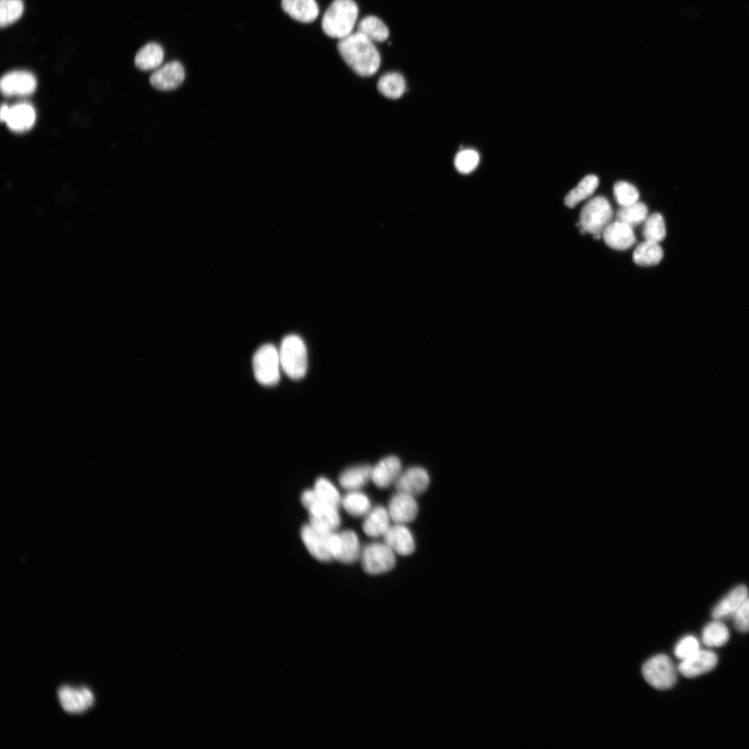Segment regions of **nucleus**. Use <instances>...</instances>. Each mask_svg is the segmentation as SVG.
<instances>
[{
  "label": "nucleus",
  "instance_id": "obj_3",
  "mask_svg": "<svg viewBox=\"0 0 749 749\" xmlns=\"http://www.w3.org/2000/svg\"><path fill=\"white\" fill-rule=\"evenodd\" d=\"M278 351L282 370L292 379L304 377L307 371L308 359L302 339L295 334L287 335L282 339Z\"/></svg>",
  "mask_w": 749,
  "mask_h": 749
},
{
  "label": "nucleus",
  "instance_id": "obj_13",
  "mask_svg": "<svg viewBox=\"0 0 749 749\" xmlns=\"http://www.w3.org/2000/svg\"><path fill=\"white\" fill-rule=\"evenodd\" d=\"M429 482V475L426 470L413 467L401 473L395 483L398 492L414 497L424 492Z\"/></svg>",
  "mask_w": 749,
  "mask_h": 749
},
{
  "label": "nucleus",
  "instance_id": "obj_31",
  "mask_svg": "<svg viewBox=\"0 0 749 749\" xmlns=\"http://www.w3.org/2000/svg\"><path fill=\"white\" fill-rule=\"evenodd\" d=\"M642 236L645 240L658 243L666 236V226L662 216L654 213L647 216L642 228Z\"/></svg>",
  "mask_w": 749,
  "mask_h": 749
},
{
  "label": "nucleus",
  "instance_id": "obj_17",
  "mask_svg": "<svg viewBox=\"0 0 749 749\" xmlns=\"http://www.w3.org/2000/svg\"><path fill=\"white\" fill-rule=\"evenodd\" d=\"M384 540L386 544L400 555L408 556L415 551L413 536L402 524L389 526L384 534Z\"/></svg>",
  "mask_w": 749,
  "mask_h": 749
},
{
  "label": "nucleus",
  "instance_id": "obj_26",
  "mask_svg": "<svg viewBox=\"0 0 749 749\" xmlns=\"http://www.w3.org/2000/svg\"><path fill=\"white\" fill-rule=\"evenodd\" d=\"M389 513L382 506H377L371 510L363 524L364 533L370 537L384 535L389 528Z\"/></svg>",
  "mask_w": 749,
  "mask_h": 749
},
{
  "label": "nucleus",
  "instance_id": "obj_27",
  "mask_svg": "<svg viewBox=\"0 0 749 749\" xmlns=\"http://www.w3.org/2000/svg\"><path fill=\"white\" fill-rule=\"evenodd\" d=\"M357 31L373 42H384L389 36L387 26L379 17L374 15L363 17L358 24Z\"/></svg>",
  "mask_w": 749,
  "mask_h": 749
},
{
  "label": "nucleus",
  "instance_id": "obj_9",
  "mask_svg": "<svg viewBox=\"0 0 749 749\" xmlns=\"http://www.w3.org/2000/svg\"><path fill=\"white\" fill-rule=\"evenodd\" d=\"M329 550L336 560L343 563H352L360 555L359 542L356 534L347 530L341 533H332L327 539Z\"/></svg>",
  "mask_w": 749,
  "mask_h": 749
},
{
  "label": "nucleus",
  "instance_id": "obj_24",
  "mask_svg": "<svg viewBox=\"0 0 749 749\" xmlns=\"http://www.w3.org/2000/svg\"><path fill=\"white\" fill-rule=\"evenodd\" d=\"M164 59V51L160 45L150 42L137 53L135 64L141 70H150L158 67Z\"/></svg>",
  "mask_w": 749,
  "mask_h": 749
},
{
  "label": "nucleus",
  "instance_id": "obj_38",
  "mask_svg": "<svg viewBox=\"0 0 749 749\" xmlns=\"http://www.w3.org/2000/svg\"><path fill=\"white\" fill-rule=\"evenodd\" d=\"M700 649V643L698 639L693 635H687L682 637L675 645L674 653L675 656L683 660Z\"/></svg>",
  "mask_w": 749,
  "mask_h": 749
},
{
  "label": "nucleus",
  "instance_id": "obj_4",
  "mask_svg": "<svg viewBox=\"0 0 749 749\" xmlns=\"http://www.w3.org/2000/svg\"><path fill=\"white\" fill-rule=\"evenodd\" d=\"M252 369L260 384L265 386L277 384L282 370L278 349L270 343L259 347L252 357Z\"/></svg>",
  "mask_w": 749,
  "mask_h": 749
},
{
  "label": "nucleus",
  "instance_id": "obj_14",
  "mask_svg": "<svg viewBox=\"0 0 749 749\" xmlns=\"http://www.w3.org/2000/svg\"><path fill=\"white\" fill-rule=\"evenodd\" d=\"M602 236L607 246L617 250L630 248L636 241L632 227L618 221L610 223Z\"/></svg>",
  "mask_w": 749,
  "mask_h": 749
},
{
  "label": "nucleus",
  "instance_id": "obj_5",
  "mask_svg": "<svg viewBox=\"0 0 749 749\" xmlns=\"http://www.w3.org/2000/svg\"><path fill=\"white\" fill-rule=\"evenodd\" d=\"M612 216V208L607 198L598 196L590 199L582 208L579 223L585 232L599 234L611 223Z\"/></svg>",
  "mask_w": 749,
  "mask_h": 749
},
{
  "label": "nucleus",
  "instance_id": "obj_20",
  "mask_svg": "<svg viewBox=\"0 0 749 749\" xmlns=\"http://www.w3.org/2000/svg\"><path fill=\"white\" fill-rule=\"evenodd\" d=\"M281 5L290 17L303 23L314 21L319 14L316 0H282Z\"/></svg>",
  "mask_w": 749,
  "mask_h": 749
},
{
  "label": "nucleus",
  "instance_id": "obj_1",
  "mask_svg": "<svg viewBox=\"0 0 749 749\" xmlns=\"http://www.w3.org/2000/svg\"><path fill=\"white\" fill-rule=\"evenodd\" d=\"M338 50L347 64L359 76L374 75L381 64L380 54L374 42L356 31L340 39Z\"/></svg>",
  "mask_w": 749,
  "mask_h": 749
},
{
  "label": "nucleus",
  "instance_id": "obj_19",
  "mask_svg": "<svg viewBox=\"0 0 749 749\" xmlns=\"http://www.w3.org/2000/svg\"><path fill=\"white\" fill-rule=\"evenodd\" d=\"M748 598V588L740 585L728 592L712 609L714 619H721L734 615L741 605Z\"/></svg>",
  "mask_w": 749,
  "mask_h": 749
},
{
  "label": "nucleus",
  "instance_id": "obj_21",
  "mask_svg": "<svg viewBox=\"0 0 749 749\" xmlns=\"http://www.w3.org/2000/svg\"><path fill=\"white\" fill-rule=\"evenodd\" d=\"M35 119V113L33 107L26 103H20L9 108L4 121L12 131L20 132L30 129Z\"/></svg>",
  "mask_w": 749,
  "mask_h": 749
},
{
  "label": "nucleus",
  "instance_id": "obj_35",
  "mask_svg": "<svg viewBox=\"0 0 749 749\" xmlns=\"http://www.w3.org/2000/svg\"><path fill=\"white\" fill-rule=\"evenodd\" d=\"M307 510L309 515L318 516L328 521L335 529L340 525L341 518L337 508L320 500L318 497Z\"/></svg>",
  "mask_w": 749,
  "mask_h": 749
},
{
  "label": "nucleus",
  "instance_id": "obj_40",
  "mask_svg": "<svg viewBox=\"0 0 749 749\" xmlns=\"http://www.w3.org/2000/svg\"><path fill=\"white\" fill-rule=\"evenodd\" d=\"M317 495L314 490H307L303 492L301 495V502L302 505L308 509L309 506L316 501Z\"/></svg>",
  "mask_w": 749,
  "mask_h": 749
},
{
  "label": "nucleus",
  "instance_id": "obj_6",
  "mask_svg": "<svg viewBox=\"0 0 749 749\" xmlns=\"http://www.w3.org/2000/svg\"><path fill=\"white\" fill-rule=\"evenodd\" d=\"M646 681L653 687L664 690L672 687L676 682L675 667L666 655H657L648 660L642 666Z\"/></svg>",
  "mask_w": 749,
  "mask_h": 749
},
{
  "label": "nucleus",
  "instance_id": "obj_23",
  "mask_svg": "<svg viewBox=\"0 0 749 749\" xmlns=\"http://www.w3.org/2000/svg\"><path fill=\"white\" fill-rule=\"evenodd\" d=\"M664 253L658 243L645 240L635 248L632 259L640 266H652L658 264Z\"/></svg>",
  "mask_w": 749,
  "mask_h": 749
},
{
  "label": "nucleus",
  "instance_id": "obj_39",
  "mask_svg": "<svg viewBox=\"0 0 749 749\" xmlns=\"http://www.w3.org/2000/svg\"><path fill=\"white\" fill-rule=\"evenodd\" d=\"M736 629L741 632H749V597L741 605L733 615Z\"/></svg>",
  "mask_w": 749,
  "mask_h": 749
},
{
  "label": "nucleus",
  "instance_id": "obj_16",
  "mask_svg": "<svg viewBox=\"0 0 749 749\" xmlns=\"http://www.w3.org/2000/svg\"><path fill=\"white\" fill-rule=\"evenodd\" d=\"M388 513L397 524L407 523L415 519L418 505L413 496L398 492L389 502Z\"/></svg>",
  "mask_w": 749,
  "mask_h": 749
},
{
  "label": "nucleus",
  "instance_id": "obj_10",
  "mask_svg": "<svg viewBox=\"0 0 749 749\" xmlns=\"http://www.w3.org/2000/svg\"><path fill=\"white\" fill-rule=\"evenodd\" d=\"M37 86L34 75L26 71H12L3 75L0 87L5 96L28 95L32 94Z\"/></svg>",
  "mask_w": 749,
  "mask_h": 749
},
{
  "label": "nucleus",
  "instance_id": "obj_37",
  "mask_svg": "<svg viewBox=\"0 0 749 749\" xmlns=\"http://www.w3.org/2000/svg\"><path fill=\"white\" fill-rule=\"evenodd\" d=\"M479 160V154L476 150L470 148L464 149L456 154L454 165L459 173L467 174L477 167Z\"/></svg>",
  "mask_w": 749,
  "mask_h": 749
},
{
  "label": "nucleus",
  "instance_id": "obj_41",
  "mask_svg": "<svg viewBox=\"0 0 749 749\" xmlns=\"http://www.w3.org/2000/svg\"><path fill=\"white\" fill-rule=\"evenodd\" d=\"M9 107L6 105H3L1 108V121H4L8 114Z\"/></svg>",
  "mask_w": 749,
  "mask_h": 749
},
{
  "label": "nucleus",
  "instance_id": "obj_12",
  "mask_svg": "<svg viewBox=\"0 0 749 749\" xmlns=\"http://www.w3.org/2000/svg\"><path fill=\"white\" fill-rule=\"evenodd\" d=\"M185 76L184 69L180 62H170L153 73L150 77V85L162 91L178 88Z\"/></svg>",
  "mask_w": 749,
  "mask_h": 749
},
{
  "label": "nucleus",
  "instance_id": "obj_8",
  "mask_svg": "<svg viewBox=\"0 0 749 749\" xmlns=\"http://www.w3.org/2000/svg\"><path fill=\"white\" fill-rule=\"evenodd\" d=\"M58 698L62 709L72 714H83L94 703L93 692L84 686L64 685L58 690Z\"/></svg>",
  "mask_w": 749,
  "mask_h": 749
},
{
  "label": "nucleus",
  "instance_id": "obj_32",
  "mask_svg": "<svg viewBox=\"0 0 749 749\" xmlns=\"http://www.w3.org/2000/svg\"><path fill=\"white\" fill-rule=\"evenodd\" d=\"M346 511L354 517H361L368 513L370 508L369 499L364 494L352 491L342 499Z\"/></svg>",
  "mask_w": 749,
  "mask_h": 749
},
{
  "label": "nucleus",
  "instance_id": "obj_34",
  "mask_svg": "<svg viewBox=\"0 0 749 749\" xmlns=\"http://www.w3.org/2000/svg\"><path fill=\"white\" fill-rule=\"evenodd\" d=\"M313 490L320 500L338 508L341 499L339 492L329 480L324 477L318 478Z\"/></svg>",
  "mask_w": 749,
  "mask_h": 749
},
{
  "label": "nucleus",
  "instance_id": "obj_7",
  "mask_svg": "<svg viewBox=\"0 0 749 749\" xmlns=\"http://www.w3.org/2000/svg\"><path fill=\"white\" fill-rule=\"evenodd\" d=\"M363 569L370 574H382L392 569L395 564L393 551L386 544L372 543L361 552Z\"/></svg>",
  "mask_w": 749,
  "mask_h": 749
},
{
  "label": "nucleus",
  "instance_id": "obj_29",
  "mask_svg": "<svg viewBox=\"0 0 749 749\" xmlns=\"http://www.w3.org/2000/svg\"><path fill=\"white\" fill-rule=\"evenodd\" d=\"M730 632L718 619L707 623L702 632L703 643L709 647H719L724 645L729 639Z\"/></svg>",
  "mask_w": 749,
  "mask_h": 749
},
{
  "label": "nucleus",
  "instance_id": "obj_22",
  "mask_svg": "<svg viewBox=\"0 0 749 749\" xmlns=\"http://www.w3.org/2000/svg\"><path fill=\"white\" fill-rule=\"evenodd\" d=\"M372 467L360 465L349 467L339 476L340 485L347 490H354L365 485L371 479Z\"/></svg>",
  "mask_w": 749,
  "mask_h": 749
},
{
  "label": "nucleus",
  "instance_id": "obj_33",
  "mask_svg": "<svg viewBox=\"0 0 749 749\" xmlns=\"http://www.w3.org/2000/svg\"><path fill=\"white\" fill-rule=\"evenodd\" d=\"M24 10L22 0H0V26H8L18 20Z\"/></svg>",
  "mask_w": 749,
  "mask_h": 749
},
{
  "label": "nucleus",
  "instance_id": "obj_36",
  "mask_svg": "<svg viewBox=\"0 0 749 749\" xmlns=\"http://www.w3.org/2000/svg\"><path fill=\"white\" fill-rule=\"evenodd\" d=\"M613 192L617 203L621 207L637 202L639 197L637 189L626 181L616 182L613 187Z\"/></svg>",
  "mask_w": 749,
  "mask_h": 749
},
{
  "label": "nucleus",
  "instance_id": "obj_25",
  "mask_svg": "<svg viewBox=\"0 0 749 749\" xmlns=\"http://www.w3.org/2000/svg\"><path fill=\"white\" fill-rule=\"evenodd\" d=\"M599 184L596 175L589 174L585 176L565 196L564 202L567 207L573 208L580 202L589 198L595 191Z\"/></svg>",
  "mask_w": 749,
  "mask_h": 749
},
{
  "label": "nucleus",
  "instance_id": "obj_30",
  "mask_svg": "<svg viewBox=\"0 0 749 749\" xmlns=\"http://www.w3.org/2000/svg\"><path fill=\"white\" fill-rule=\"evenodd\" d=\"M648 215L646 205L641 202L623 206L616 214L617 220L624 223L631 227L637 225L645 221Z\"/></svg>",
  "mask_w": 749,
  "mask_h": 749
},
{
  "label": "nucleus",
  "instance_id": "obj_11",
  "mask_svg": "<svg viewBox=\"0 0 749 749\" xmlns=\"http://www.w3.org/2000/svg\"><path fill=\"white\" fill-rule=\"evenodd\" d=\"M718 662L716 654L709 650L699 649L689 657L681 661L680 673L687 678H694L712 671Z\"/></svg>",
  "mask_w": 749,
  "mask_h": 749
},
{
  "label": "nucleus",
  "instance_id": "obj_18",
  "mask_svg": "<svg viewBox=\"0 0 749 749\" xmlns=\"http://www.w3.org/2000/svg\"><path fill=\"white\" fill-rule=\"evenodd\" d=\"M300 535L307 550L316 559L329 562L333 558L327 544L329 536L326 537L318 533L310 524H305L302 527Z\"/></svg>",
  "mask_w": 749,
  "mask_h": 749
},
{
  "label": "nucleus",
  "instance_id": "obj_28",
  "mask_svg": "<svg viewBox=\"0 0 749 749\" xmlns=\"http://www.w3.org/2000/svg\"><path fill=\"white\" fill-rule=\"evenodd\" d=\"M379 92L386 98L397 99L406 89L405 79L397 72H388L380 77L377 82Z\"/></svg>",
  "mask_w": 749,
  "mask_h": 749
},
{
  "label": "nucleus",
  "instance_id": "obj_2",
  "mask_svg": "<svg viewBox=\"0 0 749 749\" xmlns=\"http://www.w3.org/2000/svg\"><path fill=\"white\" fill-rule=\"evenodd\" d=\"M358 15L354 0H334L324 13L322 30L331 37L342 39L352 33Z\"/></svg>",
  "mask_w": 749,
  "mask_h": 749
},
{
  "label": "nucleus",
  "instance_id": "obj_15",
  "mask_svg": "<svg viewBox=\"0 0 749 749\" xmlns=\"http://www.w3.org/2000/svg\"><path fill=\"white\" fill-rule=\"evenodd\" d=\"M401 470L400 460L395 456H388L372 467L371 479L377 487L386 488L395 483Z\"/></svg>",
  "mask_w": 749,
  "mask_h": 749
}]
</instances>
